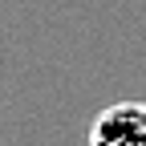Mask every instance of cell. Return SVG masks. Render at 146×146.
I'll use <instances>...</instances> for the list:
<instances>
[{
	"label": "cell",
	"instance_id": "cell-1",
	"mask_svg": "<svg viewBox=\"0 0 146 146\" xmlns=\"http://www.w3.org/2000/svg\"><path fill=\"white\" fill-rule=\"evenodd\" d=\"M89 146H146V102H118L89 126Z\"/></svg>",
	"mask_w": 146,
	"mask_h": 146
}]
</instances>
